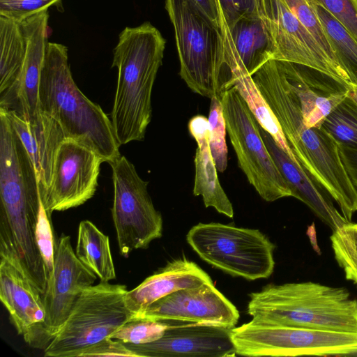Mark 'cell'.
Returning a JSON list of instances; mask_svg holds the SVG:
<instances>
[{"mask_svg": "<svg viewBox=\"0 0 357 357\" xmlns=\"http://www.w3.org/2000/svg\"><path fill=\"white\" fill-rule=\"evenodd\" d=\"M252 77L298 164L335 199L346 220L351 222L357 211V189L342 160L340 144L322 127L305 126L299 100L278 60H268Z\"/></svg>", "mask_w": 357, "mask_h": 357, "instance_id": "6da1fadb", "label": "cell"}, {"mask_svg": "<svg viewBox=\"0 0 357 357\" xmlns=\"http://www.w3.org/2000/svg\"><path fill=\"white\" fill-rule=\"evenodd\" d=\"M165 43L159 30L149 22L126 27L119 36L112 65L118 70V78L111 122L119 146L145 137L152 118V90Z\"/></svg>", "mask_w": 357, "mask_h": 357, "instance_id": "7a4b0ae2", "label": "cell"}, {"mask_svg": "<svg viewBox=\"0 0 357 357\" xmlns=\"http://www.w3.org/2000/svg\"><path fill=\"white\" fill-rule=\"evenodd\" d=\"M38 95L40 111L60 124L66 138L92 149L103 162L121 155L111 119L75 83L63 44L47 43Z\"/></svg>", "mask_w": 357, "mask_h": 357, "instance_id": "3957f363", "label": "cell"}, {"mask_svg": "<svg viewBox=\"0 0 357 357\" xmlns=\"http://www.w3.org/2000/svg\"><path fill=\"white\" fill-rule=\"evenodd\" d=\"M249 296L248 313L254 321L357 333V300L344 287L269 284Z\"/></svg>", "mask_w": 357, "mask_h": 357, "instance_id": "277c9868", "label": "cell"}, {"mask_svg": "<svg viewBox=\"0 0 357 357\" xmlns=\"http://www.w3.org/2000/svg\"><path fill=\"white\" fill-rule=\"evenodd\" d=\"M0 232L9 238L20 259L40 257L36 228L40 195L33 163L0 107Z\"/></svg>", "mask_w": 357, "mask_h": 357, "instance_id": "5b68a950", "label": "cell"}, {"mask_svg": "<svg viewBox=\"0 0 357 357\" xmlns=\"http://www.w3.org/2000/svg\"><path fill=\"white\" fill-rule=\"evenodd\" d=\"M174 26L180 76L202 96L221 93L229 76L222 32L195 0H165Z\"/></svg>", "mask_w": 357, "mask_h": 357, "instance_id": "8992f818", "label": "cell"}, {"mask_svg": "<svg viewBox=\"0 0 357 357\" xmlns=\"http://www.w3.org/2000/svg\"><path fill=\"white\" fill-rule=\"evenodd\" d=\"M127 292L126 285L103 282L85 289L60 331L44 349V356L77 357L108 338L135 317L126 303Z\"/></svg>", "mask_w": 357, "mask_h": 357, "instance_id": "52a82bcc", "label": "cell"}, {"mask_svg": "<svg viewBox=\"0 0 357 357\" xmlns=\"http://www.w3.org/2000/svg\"><path fill=\"white\" fill-rule=\"evenodd\" d=\"M186 241L202 260L232 276L255 280L273 272L275 245L259 229L200 222Z\"/></svg>", "mask_w": 357, "mask_h": 357, "instance_id": "ba28073f", "label": "cell"}, {"mask_svg": "<svg viewBox=\"0 0 357 357\" xmlns=\"http://www.w3.org/2000/svg\"><path fill=\"white\" fill-rule=\"evenodd\" d=\"M236 354L245 356H345L357 351V333L259 323L231 331Z\"/></svg>", "mask_w": 357, "mask_h": 357, "instance_id": "9c48e42d", "label": "cell"}, {"mask_svg": "<svg viewBox=\"0 0 357 357\" xmlns=\"http://www.w3.org/2000/svg\"><path fill=\"white\" fill-rule=\"evenodd\" d=\"M220 97L227 132L248 182L266 202L292 197L263 141L260 125L245 102L234 87L223 90Z\"/></svg>", "mask_w": 357, "mask_h": 357, "instance_id": "30bf717a", "label": "cell"}, {"mask_svg": "<svg viewBox=\"0 0 357 357\" xmlns=\"http://www.w3.org/2000/svg\"><path fill=\"white\" fill-rule=\"evenodd\" d=\"M109 165L114 185L112 218L119 252L128 257L162 236V218L149 194V182L139 176L134 165L124 155Z\"/></svg>", "mask_w": 357, "mask_h": 357, "instance_id": "8fae6325", "label": "cell"}, {"mask_svg": "<svg viewBox=\"0 0 357 357\" xmlns=\"http://www.w3.org/2000/svg\"><path fill=\"white\" fill-rule=\"evenodd\" d=\"M97 277L77 257L70 237L63 234L55 244L54 271L43 294L40 349H45L60 331L77 298Z\"/></svg>", "mask_w": 357, "mask_h": 357, "instance_id": "7c38bea8", "label": "cell"}, {"mask_svg": "<svg viewBox=\"0 0 357 357\" xmlns=\"http://www.w3.org/2000/svg\"><path fill=\"white\" fill-rule=\"evenodd\" d=\"M102 158L92 149L73 139L60 144L54 162L51 185L45 209L50 218L82 205L95 195Z\"/></svg>", "mask_w": 357, "mask_h": 357, "instance_id": "4fadbf2b", "label": "cell"}, {"mask_svg": "<svg viewBox=\"0 0 357 357\" xmlns=\"http://www.w3.org/2000/svg\"><path fill=\"white\" fill-rule=\"evenodd\" d=\"M0 299L17 333L40 349L45 312L43 295L23 268L13 247L0 241Z\"/></svg>", "mask_w": 357, "mask_h": 357, "instance_id": "5bb4252c", "label": "cell"}, {"mask_svg": "<svg viewBox=\"0 0 357 357\" xmlns=\"http://www.w3.org/2000/svg\"><path fill=\"white\" fill-rule=\"evenodd\" d=\"M264 8L275 46L273 59L306 66L350 84L344 70L330 59L282 0H264Z\"/></svg>", "mask_w": 357, "mask_h": 357, "instance_id": "9a60e30c", "label": "cell"}, {"mask_svg": "<svg viewBox=\"0 0 357 357\" xmlns=\"http://www.w3.org/2000/svg\"><path fill=\"white\" fill-rule=\"evenodd\" d=\"M165 321L168 326L158 340L140 344L123 343L137 357H227L236 355L231 339L234 327Z\"/></svg>", "mask_w": 357, "mask_h": 357, "instance_id": "2e32d148", "label": "cell"}, {"mask_svg": "<svg viewBox=\"0 0 357 357\" xmlns=\"http://www.w3.org/2000/svg\"><path fill=\"white\" fill-rule=\"evenodd\" d=\"M133 319L176 320L235 327L239 312L213 282L174 291Z\"/></svg>", "mask_w": 357, "mask_h": 357, "instance_id": "e0dca14e", "label": "cell"}, {"mask_svg": "<svg viewBox=\"0 0 357 357\" xmlns=\"http://www.w3.org/2000/svg\"><path fill=\"white\" fill-rule=\"evenodd\" d=\"M278 61L299 100L303 123L307 128H321L347 97L350 84L306 66Z\"/></svg>", "mask_w": 357, "mask_h": 357, "instance_id": "ac0fdd59", "label": "cell"}, {"mask_svg": "<svg viewBox=\"0 0 357 357\" xmlns=\"http://www.w3.org/2000/svg\"><path fill=\"white\" fill-rule=\"evenodd\" d=\"M3 109L33 163L44 203L50 188L57 150L66 138L64 132L60 124L44 112L26 119L15 110Z\"/></svg>", "mask_w": 357, "mask_h": 357, "instance_id": "d6986e66", "label": "cell"}, {"mask_svg": "<svg viewBox=\"0 0 357 357\" xmlns=\"http://www.w3.org/2000/svg\"><path fill=\"white\" fill-rule=\"evenodd\" d=\"M48 10H45L20 23L26 41V53L9 109L26 119L40 112L39 84L48 43Z\"/></svg>", "mask_w": 357, "mask_h": 357, "instance_id": "ffe728a7", "label": "cell"}, {"mask_svg": "<svg viewBox=\"0 0 357 357\" xmlns=\"http://www.w3.org/2000/svg\"><path fill=\"white\" fill-rule=\"evenodd\" d=\"M260 133L269 153L288 184L292 197L305 204L333 231L347 224L348 222L335 207L329 193L293 162L261 126Z\"/></svg>", "mask_w": 357, "mask_h": 357, "instance_id": "44dd1931", "label": "cell"}, {"mask_svg": "<svg viewBox=\"0 0 357 357\" xmlns=\"http://www.w3.org/2000/svg\"><path fill=\"white\" fill-rule=\"evenodd\" d=\"M221 30L227 68L243 67L252 75L261 66L273 59L274 43L262 18L243 17Z\"/></svg>", "mask_w": 357, "mask_h": 357, "instance_id": "7402d4cb", "label": "cell"}, {"mask_svg": "<svg viewBox=\"0 0 357 357\" xmlns=\"http://www.w3.org/2000/svg\"><path fill=\"white\" fill-rule=\"evenodd\" d=\"M211 282H213L205 271L183 257L168 262L137 287L128 291L125 301L135 317L153 303L174 291Z\"/></svg>", "mask_w": 357, "mask_h": 357, "instance_id": "603a6c76", "label": "cell"}, {"mask_svg": "<svg viewBox=\"0 0 357 357\" xmlns=\"http://www.w3.org/2000/svg\"><path fill=\"white\" fill-rule=\"evenodd\" d=\"M188 130L197 142L195 156L193 195L202 196L206 208L213 207L218 213L233 218L232 204L225 192L218 177V169L209 146L208 121L203 115H196L188 123Z\"/></svg>", "mask_w": 357, "mask_h": 357, "instance_id": "cb8c5ba5", "label": "cell"}, {"mask_svg": "<svg viewBox=\"0 0 357 357\" xmlns=\"http://www.w3.org/2000/svg\"><path fill=\"white\" fill-rule=\"evenodd\" d=\"M26 53L20 23L0 16V107L9 109Z\"/></svg>", "mask_w": 357, "mask_h": 357, "instance_id": "d4e9b609", "label": "cell"}, {"mask_svg": "<svg viewBox=\"0 0 357 357\" xmlns=\"http://www.w3.org/2000/svg\"><path fill=\"white\" fill-rule=\"evenodd\" d=\"M229 76L222 91L234 87L260 126L273 137L278 146L292 161L300 166L287 144L277 118L257 86L252 75L245 68L236 66H229Z\"/></svg>", "mask_w": 357, "mask_h": 357, "instance_id": "484cf974", "label": "cell"}, {"mask_svg": "<svg viewBox=\"0 0 357 357\" xmlns=\"http://www.w3.org/2000/svg\"><path fill=\"white\" fill-rule=\"evenodd\" d=\"M75 255L100 282L115 279L109 237L89 220H83L79 225Z\"/></svg>", "mask_w": 357, "mask_h": 357, "instance_id": "4316f807", "label": "cell"}, {"mask_svg": "<svg viewBox=\"0 0 357 357\" xmlns=\"http://www.w3.org/2000/svg\"><path fill=\"white\" fill-rule=\"evenodd\" d=\"M314 4L337 59L350 84L357 85V41L326 9Z\"/></svg>", "mask_w": 357, "mask_h": 357, "instance_id": "83f0119b", "label": "cell"}, {"mask_svg": "<svg viewBox=\"0 0 357 357\" xmlns=\"http://www.w3.org/2000/svg\"><path fill=\"white\" fill-rule=\"evenodd\" d=\"M321 127L340 146L357 149V104L347 96L325 119Z\"/></svg>", "mask_w": 357, "mask_h": 357, "instance_id": "f1b7e54d", "label": "cell"}, {"mask_svg": "<svg viewBox=\"0 0 357 357\" xmlns=\"http://www.w3.org/2000/svg\"><path fill=\"white\" fill-rule=\"evenodd\" d=\"M331 247L345 278L357 286V223L347 222L333 231Z\"/></svg>", "mask_w": 357, "mask_h": 357, "instance_id": "f546056e", "label": "cell"}, {"mask_svg": "<svg viewBox=\"0 0 357 357\" xmlns=\"http://www.w3.org/2000/svg\"><path fill=\"white\" fill-rule=\"evenodd\" d=\"M209 146L218 171L224 172L228 164V151L226 143V123L222 101L219 96L211 98L209 114Z\"/></svg>", "mask_w": 357, "mask_h": 357, "instance_id": "4dcf8cb0", "label": "cell"}, {"mask_svg": "<svg viewBox=\"0 0 357 357\" xmlns=\"http://www.w3.org/2000/svg\"><path fill=\"white\" fill-rule=\"evenodd\" d=\"M282 1L300 21V22L314 38L318 44L330 57V59L341 66L331 47L312 0Z\"/></svg>", "mask_w": 357, "mask_h": 357, "instance_id": "1f68e13d", "label": "cell"}, {"mask_svg": "<svg viewBox=\"0 0 357 357\" xmlns=\"http://www.w3.org/2000/svg\"><path fill=\"white\" fill-rule=\"evenodd\" d=\"M168 324L165 320L132 319L113 333L108 338L135 344L154 342L160 338Z\"/></svg>", "mask_w": 357, "mask_h": 357, "instance_id": "d6a6232c", "label": "cell"}, {"mask_svg": "<svg viewBox=\"0 0 357 357\" xmlns=\"http://www.w3.org/2000/svg\"><path fill=\"white\" fill-rule=\"evenodd\" d=\"M36 240L38 248L43 259L47 273V280L54 271V258L56 241L50 218L40 202L38 222L36 228Z\"/></svg>", "mask_w": 357, "mask_h": 357, "instance_id": "836d02e7", "label": "cell"}, {"mask_svg": "<svg viewBox=\"0 0 357 357\" xmlns=\"http://www.w3.org/2000/svg\"><path fill=\"white\" fill-rule=\"evenodd\" d=\"M218 2L223 22L222 28L245 17H259L265 21L264 0H218Z\"/></svg>", "mask_w": 357, "mask_h": 357, "instance_id": "e575fe53", "label": "cell"}, {"mask_svg": "<svg viewBox=\"0 0 357 357\" xmlns=\"http://www.w3.org/2000/svg\"><path fill=\"white\" fill-rule=\"evenodd\" d=\"M61 0H0V16L21 23Z\"/></svg>", "mask_w": 357, "mask_h": 357, "instance_id": "d590c367", "label": "cell"}, {"mask_svg": "<svg viewBox=\"0 0 357 357\" xmlns=\"http://www.w3.org/2000/svg\"><path fill=\"white\" fill-rule=\"evenodd\" d=\"M326 9L357 41V0H312Z\"/></svg>", "mask_w": 357, "mask_h": 357, "instance_id": "8d00e7d4", "label": "cell"}, {"mask_svg": "<svg viewBox=\"0 0 357 357\" xmlns=\"http://www.w3.org/2000/svg\"><path fill=\"white\" fill-rule=\"evenodd\" d=\"M79 356H132L137 355L123 342L106 338L86 349Z\"/></svg>", "mask_w": 357, "mask_h": 357, "instance_id": "74e56055", "label": "cell"}, {"mask_svg": "<svg viewBox=\"0 0 357 357\" xmlns=\"http://www.w3.org/2000/svg\"><path fill=\"white\" fill-rule=\"evenodd\" d=\"M340 151L346 170L357 189V149L340 145Z\"/></svg>", "mask_w": 357, "mask_h": 357, "instance_id": "f35d334b", "label": "cell"}, {"mask_svg": "<svg viewBox=\"0 0 357 357\" xmlns=\"http://www.w3.org/2000/svg\"><path fill=\"white\" fill-rule=\"evenodd\" d=\"M204 13L220 29L222 20L218 0H195Z\"/></svg>", "mask_w": 357, "mask_h": 357, "instance_id": "ab89813d", "label": "cell"}, {"mask_svg": "<svg viewBox=\"0 0 357 357\" xmlns=\"http://www.w3.org/2000/svg\"><path fill=\"white\" fill-rule=\"evenodd\" d=\"M347 96L357 104V85L349 84Z\"/></svg>", "mask_w": 357, "mask_h": 357, "instance_id": "60d3db41", "label": "cell"}, {"mask_svg": "<svg viewBox=\"0 0 357 357\" xmlns=\"http://www.w3.org/2000/svg\"><path fill=\"white\" fill-rule=\"evenodd\" d=\"M345 356H357V351L347 354Z\"/></svg>", "mask_w": 357, "mask_h": 357, "instance_id": "b9f144b4", "label": "cell"}]
</instances>
